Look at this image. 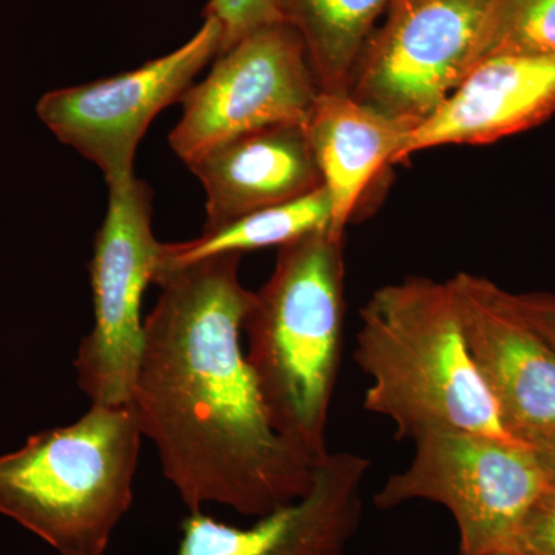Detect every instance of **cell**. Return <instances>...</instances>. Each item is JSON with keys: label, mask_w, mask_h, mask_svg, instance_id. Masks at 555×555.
Here are the masks:
<instances>
[{"label": "cell", "mask_w": 555, "mask_h": 555, "mask_svg": "<svg viewBox=\"0 0 555 555\" xmlns=\"http://www.w3.org/2000/svg\"><path fill=\"white\" fill-rule=\"evenodd\" d=\"M243 255L159 270L130 404L189 513L264 517L309 491L315 466L273 429L241 346L254 299Z\"/></svg>", "instance_id": "1"}, {"label": "cell", "mask_w": 555, "mask_h": 555, "mask_svg": "<svg viewBox=\"0 0 555 555\" xmlns=\"http://www.w3.org/2000/svg\"><path fill=\"white\" fill-rule=\"evenodd\" d=\"M345 238L318 230L278 248L244 318L247 363L273 429L312 466L327 459L345 324Z\"/></svg>", "instance_id": "2"}, {"label": "cell", "mask_w": 555, "mask_h": 555, "mask_svg": "<svg viewBox=\"0 0 555 555\" xmlns=\"http://www.w3.org/2000/svg\"><path fill=\"white\" fill-rule=\"evenodd\" d=\"M353 360L371 383L364 409L389 420L398 438L454 429L516 441L470 357L449 281L406 278L374 292Z\"/></svg>", "instance_id": "3"}, {"label": "cell", "mask_w": 555, "mask_h": 555, "mask_svg": "<svg viewBox=\"0 0 555 555\" xmlns=\"http://www.w3.org/2000/svg\"><path fill=\"white\" fill-rule=\"evenodd\" d=\"M142 436L131 404L98 406L0 455V514L60 555H105L133 503Z\"/></svg>", "instance_id": "4"}, {"label": "cell", "mask_w": 555, "mask_h": 555, "mask_svg": "<svg viewBox=\"0 0 555 555\" xmlns=\"http://www.w3.org/2000/svg\"><path fill=\"white\" fill-rule=\"evenodd\" d=\"M406 469L375 495L379 509L423 500L447 507L460 555L513 546L521 521L550 488L534 449L470 430L436 429L415 438Z\"/></svg>", "instance_id": "5"}, {"label": "cell", "mask_w": 555, "mask_h": 555, "mask_svg": "<svg viewBox=\"0 0 555 555\" xmlns=\"http://www.w3.org/2000/svg\"><path fill=\"white\" fill-rule=\"evenodd\" d=\"M153 193L134 178L108 188V207L89 264L93 327L80 341L75 367L79 389L98 406L130 404L144 321L142 297L153 283L160 246L153 235Z\"/></svg>", "instance_id": "6"}, {"label": "cell", "mask_w": 555, "mask_h": 555, "mask_svg": "<svg viewBox=\"0 0 555 555\" xmlns=\"http://www.w3.org/2000/svg\"><path fill=\"white\" fill-rule=\"evenodd\" d=\"M221 46L218 22L204 17L199 30L166 56L112 78L49 91L36 115L57 141L100 167L108 188L126 184L137 178L134 159L150 124L181 102Z\"/></svg>", "instance_id": "7"}, {"label": "cell", "mask_w": 555, "mask_h": 555, "mask_svg": "<svg viewBox=\"0 0 555 555\" xmlns=\"http://www.w3.org/2000/svg\"><path fill=\"white\" fill-rule=\"evenodd\" d=\"M320 91L298 33L286 22L261 28L219 54L206 78L182 96L170 147L189 164L250 131L306 126Z\"/></svg>", "instance_id": "8"}, {"label": "cell", "mask_w": 555, "mask_h": 555, "mask_svg": "<svg viewBox=\"0 0 555 555\" xmlns=\"http://www.w3.org/2000/svg\"><path fill=\"white\" fill-rule=\"evenodd\" d=\"M496 0H390L385 27L369 40L349 93L371 107L422 122L477 61Z\"/></svg>", "instance_id": "9"}, {"label": "cell", "mask_w": 555, "mask_h": 555, "mask_svg": "<svg viewBox=\"0 0 555 555\" xmlns=\"http://www.w3.org/2000/svg\"><path fill=\"white\" fill-rule=\"evenodd\" d=\"M470 357L503 426L534 448L555 437V350L518 315L509 292L473 273L449 280Z\"/></svg>", "instance_id": "10"}, {"label": "cell", "mask_w": 555, "mask_h": 555, "mask_svg": "<svg viewBox=\"0 0 555 555\" xmlns=\"http://www.w3.org/2000/svg\"><path fill=\"white\" fill-rule=\"evenodd\" d=\"M369 467L363 455L331 452L305 495L247 528L189 513L178 555H345L363 514Z\"/></svg>", "instance_id": "11"}, {"label": "cell", "mask_w": 555, "mask_h": 555, "mask_svg": "<svg viewBox=\"0 0 555 555\" xmlns=\"http://www.w3.org/2000/svg\"><path fill=\"white\" fill-rule=\"evenodd\" d=\"M555 113V57L499 54L477 62L440 107L416 124L401 159L441 145H483Z\"/></svg>", "instance_id": "12"}, {"label": "cell", "mask_w": 555, "mask_h": 555, "mask_svg": "<svg viewBox=\"0 0 555 555\" xmlns=\"http://www.w3.org/2000/svg\"><path fill=\"white\" fill-rule=\"evenodd\" d=\"M206 190L204 230L323 185L306 126L266 127L229 139L188 164Z\"/></svg>", "instance_id": "13"}, {"label": "cell", "mask_w": 555, "mask_h": 555, "mask_svg": "<svg viewBox=\"0 0 555 555\" xmlns=\"http://www.w3.org/2000/svg\"><path fill=\"white\" fill-rule=\"evenodd\" d=\"M414 124L356 100L349 91H320L306 131L332 207L331 232L343 236L372 179L400 163Z\"/></svg>", "instance_id": "14"}, {"label": "cell", "mask_w": 555, "mask_h": 555, "mask_svg": "<svg viewBox=\"0 0 555 555\" xmlns=\"http://www.w3.org/2000/svg\"><path fill=\"white\" fill-rule=\"evenodd\" d=\"M390 0H283L321 91H349L371 30Z\"/></svg>", "instance_id": "15"}, {"label": "cell", "mask_w": 555, "mask_h": 555, "mask_svg": "<svg viewBox=\"0 0 555 555\" xmlns=\"http://www.w3.org/2000/svg\"><path fill=\"white\" fill-rule=\"evenodd\" d=\"M331 199L327 190L321 185L301 198L261 208L228 224L204 230L198 238L163 244L156 272L218 255L280 248L318 230H331Z\"/></svg>", "instance_id": "16"}, {"label": "cell", "mask_w": 555, "mask_h": 555, "mask_svg": "<svg viewBox=\"0 0 555 555\" xmlns=\"http://www.w3.org/2000/svg\"><path fill=\"white\" fill-rule=\"evenodd\" d=\"M499 54L555 57V0H496L476 64Z\"/></svg>", "instance_id": "17"}, {"label": "cell", "mask_w": 555, "mask_h": 555, "mask_svg": "<svg viewBox=\"0 0 555 555\" xmlns=\"http://www.w3.org/2000/svg\"><path fill=\"white\" fill-rule=\"evenodd\" d=\"M281 3L283 0H208L203 16L214 17L221 27L224 53L251 33L284 22Z\"/></svg>", "instance_id": "18"}, {"label": "cell", "mask_w": 555, "mask_h": 555, "mask_svg": "<svg viewBox=\"0 0 555 555\" xmlns=\"http://www.w3.org/2000/svg\"><path fill=\"white\" fill-rule=\"evenodd\" d=\"M511 550L520 555H555V486L528 511Z\"/></svg>", "instance_id": "19"}, {"label": "cell", "mask_w": 555, "mask_h": 555, "mask_svg": "<svg viewBox=\"0 0 555 555\" xmlns=\"http://www.w3.org/2000/svg\"><path fill=\"white\" fill-rule=\"evenodd\" d=\"M511 302L518 315L524 318L537 334L555 350V295L554 294H511Z\"/></svg>", "instance_id": "20"}, {"label": "cell", "mask_w": 555, "mask_h": 555, "mask_svg": "<svg viewBox=\"0 0 555 555\" xmlns=\"http://www.w3.org/2000/svg\"><path fill=\"white\" fill-rule=\"evenodd\" d=\"M532 449H534L537 459H539L540 465L546 473L550 485L555 486V437L537 444Z\"/></svg>", "instance_id": "21"}, {"label": "cell", "mask_w": 555, "mask_h": 555, "mask_svg": "<svg viewBox=\"0 0 555 555\" xmlns=\"http://www.w3.org/2000/svg\"><path fill=\"white\" fill-rule=\"evenodd\" d=\"M486 555H520V554L516 553V551H514V550H511V547H506V550L494 551V553H489Z\"/></svg>", "instance_id": "22"}]
</instances>
